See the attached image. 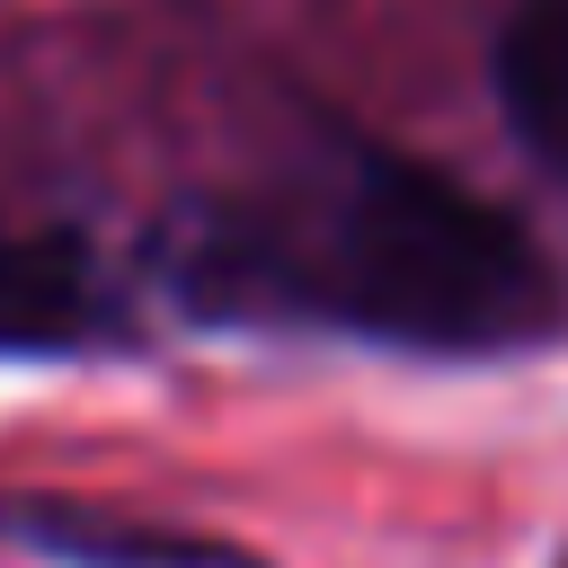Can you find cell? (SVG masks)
I'll list each match as a JSON object with an SVG mask.
<instances>
[{"mask_svg":"<svg viewBox=\"0 0 568 568\" xmlns=\"http://www.w3.org/2000/svg\"><path fill=\"white\" fill-rule=\"evenodd\" d=\"M178 284L213 320H320L417 355H506L559 328L541 248L470 186L346 151L186 231Z\"/></svg>","mask_w":568,"mask_h":568,"instance_id":"1","label":"cell"},{"mask_svg":"<svg viewBox=\"0 0 568 568\" xmlns=\"http://www.w3.org/2000/svg\"><path fill=\"white\" fill-rule=\"evenodd\" d=\"M0 532L36 541L44 559H71V568H257L231 541H204V532H178V524H142V515H106V506H62V497L0 506Z\"/></svg>","mask_w":568,"mask_h":568,"instance_id":"2","label":"cell"},{"mask_svg":"<svg viewBox=\"0 0 568 568\" xmlns=\"http://www.w3.org/2000/svg\"><path fill=\"white\" fill-rule=\"evenodd\" d=\"M106 328L80 240H0V355H62Z\"/></svg>","mask_w":568,"mask_h":568,"instance_id":"3","label":"cell"},{"mask_svg":"<svg viewBox=\"0 0 568 568\" xmlns=\"http://www.w3.org/2000/svg\"><path fill=\"white\" fill-rule=\"evenodd\" d=\"M497 89H506L515 133L568 178V0H532V9L506 27Z\"/></svg>","mask_w":568,"mask_h":568,"instance_id":"4","label":"cell"}]
</instances>
